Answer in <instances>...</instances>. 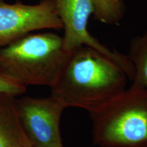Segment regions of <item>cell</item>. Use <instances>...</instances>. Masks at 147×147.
I'll return each instance as SVG.
<instances>
[{"label": "cell", "mask_w": 147, "mask_h": 147, "mask_svg": "<svg viewBox=\"0 0 147 147\" xmlns=\"http://www.w3.org/2000/svg\"><path fill=\"white\" fill-rule=\"evenodd\" d=\"M128 76L115 61L91 47L69 52L51 95L65 106L95 109L126 89Z\"/></svg>", "instance_id": "1"}, {"label": "cell", "mask_w": 147, "mask_h": 147, "mask_svg": "<svg viewBox=\"0 0 147 147\" xmlns=\"http://www.w3.org/2000/svg\"><path fill=\"white\" fill-rule=\"evenodd\" d=\"M16 99L0 93V147H32L22 126Z\"/></svg>", "instance_id": "7"}, {"label": "cell", "mask_w": 147, "mask_h": 147, "mask_svg": "<svg viewBox=\"0 0 147 147\" xmlns=\"http://www.w3.org/2000/svg\"><path fill=\"white\" fill-rule=\"evenodd\" d=\"M69 54L62 36L53 32L32 33L0 49V74L25 88H51Z\"/></svg>", "instance_id": "2"}, {"label": "cell", "mask_w": 147, "mask_h": 147, "mask_svg": "<svg viewBox=\"0 0 147 147\" xmlns=\"http://www.w3.org/2000/svg\"><path fill=\"white\" fill-rule=\"evenodd\" d=\"M24 131L32 147H63L60 123L65 106L57 97L16 99Z\"/></svg>", "instance_id": "6"}, {"label": "cell", "mask_w": 147, "mask_h": 147, "mask_svg": "<svg viewBox=\"0 0 147 147\" xmlns=\"http://www.w3.org/2000/svg\"><path fill=\"white\" fill-rule=\"evenodd\" d=\"M95 19L101 23L117 25L124 14V4L121 0H96Z\"/></svg>", "instance_id": "9"}, {"label": "cell", "mask_w": 147, "mask_h": 147, "mask_svg": "<svg viewBox=\"0 0 147 147\" xmlns=\"http://www.w3.org/2000/svg\"><path fill=\"white\" fill-rule=\"evenodd\" d=\"M100 147H147V89L131 84L89 112Z\"/></svg>", "instance_id": "3"}, {"label": "cell", "mask_w": 147, "mask_h": 147, "mask_svg": "<svg viewBox=\"0 0 147 147\" xmlns=\"http://www.w3.org/2000/svg\"><path fill=\"white\" fill-rule=\"evenodd\" d=\"M61 29L63 25L55 0H41L33 5L0 0V49L29 34Z\"/></svg>", "instance_id": "5"}, {"label": "cell", "mask_w": 147, "mask_h": 147, "mask_svg": "<svg viewBox=\"0 0 147 147\" xmlns=\"http://www.w3.org/2000/svg\"><path fill=\"white\" fill-rule=\"evenodd\" d=\"M27 88L14 83L0 74V93L18 96L26 93Z\"/></svg>", "instance_id": "10"}, {"label": "cell", "mask_w": 147, "mask_h": 147, "mask_svg": "<svg viewBox=\"0 0 147 147\" xmlns=\"http://www.w3.org/2000/svg\"><path fill=\"white\" fill-rule=\"evenodd\" d=\"M128 57L134 69L133 84L147 89V32L131 40Z\"/></svg>", "instance_id": "8"}, {"label": "cell", "mask_w": 147, "mask_h": 147, "mask_svg": "<svg viewBox=\"0 0 147 147\" xmlns=\"http://www.w3.org/2000/svg\"><path fill=\"white\" fill-rule=\"evenodd\" d=\"M59 17L64 30V47L68 52L86 46L104 53L125 71L132 80L134 69L128 56L110 51L90 34L87 29L89 18L96 11V0H55Z\"/></svg>", "instance_id": "4"}]
</instances>
